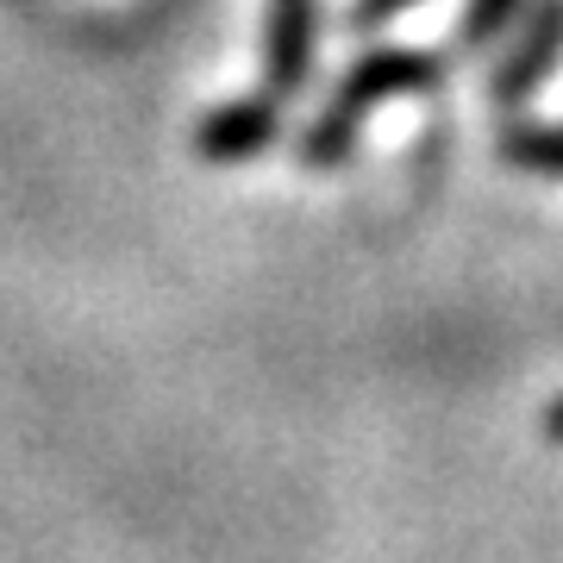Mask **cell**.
I'll use <instances>...</instances> for the list:
<instances>
[{
	"label": "cell",
	"instance_id": "6da1fadb",
	"mask_svg": "<svg viewBox=\"0 0 563 563\" xmlns=\"http://www.w3.org/2000/svg\"><path fill=\"white\" fill-rule=\"evenodd\" d=\"M451 69H457V63H444L439 51H420V44L363 51V57L332 81V95H325V107L313 113V125L295 139L301 169H344L351 151H357V139H363L369 107L401 101V95H432V88H444Z\"/></svg>",
	"mask_w": 563,
	"mask_h": 563
},
{
	"label": "cell",
	"instance_id": "7a4b0ae2",
	"mask_svg": "<svg viewBox=\"0 0 563 563\" xmlns=\"http://www.w3.org/2000/svg\"><path fill=\"white\" fill-rule=\"evenodd\" d=\"M563 63V0H526V13L514 20L501 44V63H488V101L520 107L532 101Z\"/></svg>",
	"mask_w": 563,
	"mask_h": 563
},
{
	"label": "cell",
	"instance_id": "3957f363",
	"mask_svg": "<svg viewBox=\"0 0 563 563\" xmlns=\"http://www.w3.org/2000/svg\"><path fill=\"white\" fill-rule=\"evenodd\" d=\"M320 76V0H269L263 20V95L295 101Z\"/></svg>",
	"mask_w": 563,
	"mask_h": 563
},
{
	"label": "cell",
	"instance_id": "277c9868",
	"mask_svg": "<svg viewBox=\"0 0 563 563\" xmlns=\"http://www.w3.org/2000/svg\"><path fill=\"white\" fill-rule=\"evenodd\" d=\"M282 139V101L276 95H239V101H220L213 113H201L195 125V157L201 163H251L263 157L269 144Z\"/></svg>",
	"mask_w": 563,
	"mask_h": 563
},
{
	"label": "cell",
	"instance_id": "5b68a950",
	"mask_svg": "<svg viewBox=\"0 0 563 563\" xmlns=\"http://www.w3.org/2000/svg\"><path fill=\"white\" fill-rule=\"evenodd\" d=\"M501 163L520 176L563 181V125L551 120H507L501 125Z\"/></svg>",
	"mask_w": 563,
	"mask_h": 563
},
{
	"label": "cell",
	"instance_id": "8992f818",
	"mask_svg": "<svg viewBox=\"0 0 563 563\" xmlns=\"http://www.w3.org/2000/svg\"><path fill=\"white\" fill-rule=\"evenodd\" d=\"M526 13V0H470L457 32H451V57H483L514 32V20Z\"/></svg>",
	"mask_w": 563,
	"mask_h": 563
},
{
	"label": "cell",
	"instance_id": "52a82bcc",
	"mask_svg": "<svg viewBox=\"0 0 563 563\" xmlns=\"http://www.w3.org/2000/svg\"><path fill=\"white\" fill-rule=\"evenodd\" d=\"M407 7H420V0H351V13H344V32L369 38V32H383L388 20H401Z\"/></svg>",
	"mask_w": 563,
	"mask_h": 563
},
{
	"label": "cell",
	"instance_id": "ba28073f",
	"mask_svg": "<svg viewBox=\"0 0 563 563\" xmlns=\"http://www.w3.org/2000/svg\"><path fill=\"white\" fill-rule=\"evenodd\" d=\"M544 439H551V444H563V401H551V407H544Z\"/></svg>",
	"mask_w": 563,
	"mask_h": 563
}]
</instances>
